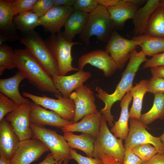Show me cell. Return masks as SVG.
Here are the masks:
<instances>
[{
	"mask_svg": "<svg viewBox=\"0 0 164 164\" xmlns=\"http://www.w3.org/2000/svg\"><path fill=\"white\" fill-rule=\"evenodd\" d=\"M146 56L141 50L138 52L136 49L131 53L129 62L122 74L121 79L114 92L109 94L99 86L96 87V96L104 104L105 106L100 112L103 117L108 122L110 127L113 125V116L111 113V109L113 104L121 101L126 94L130 91L132 86L135 76L140 66L148 59Z\"/></svg>",
	"mask_w": 164,
	"mask_h": 164,
	"instance_id": "cell-1",
	"label": "cell"
},
{
	"mask_svg": "<svg viewBox=\"0 0 164 164\" xmlns=\"http://www.w3.org/2000/svg\"><path fill=\"white\" fill-rule=\"evenodd\" d=\"M14 61L29 82L41 91L62 95L56 88L52 77L26 49L14 50Z\"/></svg>",
	"mask_w": 164,
	"mask_h": 164,
	"instance_id": "cell-2",
	"label": "cell"
},
{
	"mask_svg": "<svg viewBox=\"0 0 164 164\" xmlns=\"http://www.w3.org/2000/svg\"><path fill=\"white\" fill-rule=\"evenodd\" d=\"M115 26L107 9L99 4L89 13L85 26L79 34L80 40L86 46L91 37L95 36L99 41L107 43Z\"/></svg>",
	"mask_w": 164,
	"mask_h": 164,
	"instance_id": "cell-3",
	"label": "cell"
},
{
	"mask_svg": "<svg viewBox=\"0 0 164 164\" xmlns=\"http://www.w3.org/2000/svg\"><path fill=\"white\" fill-rule=\"evenodd\" d=\"M19 40L46 72L52 77L59 75L56 61L45 41L34 30L22 32Z\"/></svg>",
	"mask_w": 164,
	"mask_h": 164,
	"instance_id": "cell-4",
	"label": "cell"
},
{
	"mask_svg": "<svg viewBox=\"0 0 164 164\" xmlns=\"http://www.w3.org/2000/svg\"><path fill=\"white\" fill-rule=\"evenodd\" d=\"M44 41L56 61L59 75L64 76L70 71L79 70L72 66L71 50L73 45L82 43L67 41L60 32L51 34Z\"/></svg>",
	"mask_w": 164,
	"mask_h": 164,
	"instance_id": "cell-5",
	"label": "cell"
},
{
	"mask_svg": "<svg viewBox=\"0 0 164 164\" xmlns=\"http://www.w3.org/2000/svg\"><path fill=\"white\" fill-rule=\"evenodd\" d=\"M30 126L33 138L40 141L47 147L56 161H62L63 164H68L72 159L70 148L63 136L45 127L37 126L31 123Z\"/></svg>",
	"mask_w": 164,
	"mask_h": 164,
	"instance_id": "cell-6",
	"label": "cell"
},
{
	"mask_svg": "<svg viewBox=\"0 0 164 164\" xmlns=\"http://www.w3.org/2000/svg\"><path fill=\"white\" fill-rule=\"evenodd\" d=\"M107 121L102 117L100 132L95 138L93 155L98 158L99 155L105 154L117 160L123 164L125 152L122 140L118 138L109 130Z\"/></svg>",
	"mask_w": 164,
	"mask_h": 164,
	"instance_id": "cell-7",
	"label": "cell"
},
{
	"mask_svg": "<svg viewBox=\"0 0 164 164\" xmlns=\"http://www.w3.org/2000/svg\"><path fill=\"white\" fill-rule=\"evenodd\" d=\"M22 94L34 103L54 111L65 119L73 122L75 105L73 101L70 98L64 97L62 95L55 94L57 98L55 99L44 95L40 96L24 91Z\"/></svg>",
	"mask_w": 164,
	"mask_h": 164,
	"instance_id": "cell-8",
	"label": "cell"
},
{
	"mask_svg": "<svg viewBox=\"0 0 164 164\" xmlns=\"http://www.w3.org/2000/svg\"><path fill=\"white\" fill-rule=\"evenodd\" d=\"M138 46L137 42L127 39L114 29L107 42L105 50L121 70L129 59L132 52Z\"/></svg>",
	"mask_w": 164,
	"mask_h": 164,
	"instance_id": "cell-9",
	"label": "cell"
},
{
	"mask_svg": "<svg viewBox=\"0 0 164 164\" xmlns=\"http://www.w3.org/2000/svg\"><path fill=\"white\" fill-rule=\"evenodd\" d=\"M129 125L125 147L131 149L139 145L150 144L161 151H164V144L160 138L154 136L149 133L140 120L134 118L130 119Z\"/></svg>",
	"mask_w": 164,
	"mask_h": 164,
	"instance_id": "cell-10",
	"label": "cell"
},
{
	"mask_svg": "<svg viewBox=\"0 0 164 164\" xmlns=\"http://www.w3.org/2000/svg\"><path fill=\"white\" fill-rule=\"evenodd\" d=\"M69 97L75 105L74 123L87 115L99 111L95 103L94 92L86 85L84 84L77 88Z\"/></svg>",
	"mask_w": 164,
	"mask_h": 164,
	"instance_id": "cell-11",
	"label": "cell"
},
{
	"mask_svg": "<svg viewBox=\"0 0 164 164\" xmlns=\"http://www.w3.org/2000/svg\"><path fill=\"white\" fill-rule=\"evenodd\" d=\"M32 102L29 104L19 105L15 110L7 114L5 117L21 141L33 137L30 120Z\"/></svg>",
	"mask_w": 164,
	"mask_h": 164,
	"instance_id": "cell-12",
	"label": "cell"
},
{
	"mask_svg": "<svg viewBox=\"0 0 164 164\" xmlns=\"http://www.w3.org/2000/svg\"><path fill=\"white\" fill-rule=\"evenodd\" d=\"M49 151L42 142L33 138L21 141L11 160L12 164H30Z\"/></svg>",
	"mask_w": 164,
	"mask_h": 164,
	"instance_id": "cell-13",
	"label": "cell"
},
{
	"mask_svg": "<svg viewBox=\"0 0 164 164\" xmlns=\"http://www.w3.org/2000/svg\"><path fill=\"white\" fill-rule=\"evenodd\" d=\"M89 64L101 70L106 77L112 76L118 69L117 64L105 50H96L81 56L78 60V68L83 70Z\"/></svg>",
	"mask_w": 164,
	"mask_h": 164,
	"instance_id": "cell-14",
	"label": "cell"
},
{
	"mask_svg": "<svg viewBox=\"0 0 164 164\" xmlns=\"http://www.w3.org/2000/svg\"><path fill=\"white\" fill-rule=\"evenodd\" d=\"M30 120L31 123L37 126L45 127L47 125L61 129L74 123L63 118L54 111L48 110L32 101Z\"/></svg>",
	"mask_w": 164,
	"mask_h": 164,
	"instance_id": "cell-15",
	"label": "cell"
},
{
	"mask_svg": "<svg viewBox=\"0 0 164 164\" xmlns=\"http://www.w3.org/2000/svg\"><path fill=\"white\" fill-rule=\"evenodd\" d=\"M73 7L55 5L43 16L40 17V26H43L51 34L60 32L68 18L74 10Z\"/></svg>",
	"mask_w": 164,
	"mask_h": 164,
	"instance_id": "cell-16",
	"label": "cell"
},
{
	"mask_svg": "<svg viewBox=\"0 0 164 164\" xmlns=\"http://www.w3.org/2000/svg\"><path fill=\"white\" fill-rule=\"evenodd\" d=\"M92 76L91 73L83 70H79L76 73L68 75L53 76V82L56 88L65 97L70 98L71 94Z\"/></svg>",
	"mask_w": 164,
	"mask_h": 164,
	"instance_id": "cell-17",
	"label": "cell"
},
{
	"mask_svg": "<svg viewBox=\"0 0 164 164\" xmlns=\"http://www.w3.org/2000/svg\"><path fill=\"white\" fill-rule=\"evenodd\" d=\"M15 15L7 1L0 0V45L19 40V35L13 22Z\"/></svg>",
	"mask_w": 164,
	"mask_h": 164,
	"instance_id": "cell-18",
	"label": "cell"
},
{
	"mask_svg": "<svg viewBox=\"0 0 164 164\" xmlns=\"http://www.w3.org/2000/svg\"><path fill=\"white\" fill-rule=\"evenodd\" d=\"M143 0H119L115 5L107 8L115 26L121 27L132 19Z\"/></svg>",
	"mask_w": 164,
	"mask_h": 164,
	"instance_id": "cell-19",
	"label": "cell"
},
{
	"mask_svg": "<svg viewBox=\"0 0 164 164\" xmlns=\"http://www.w3.org/2000/svg\"><path fill=\"white\" fill-rule=\"evenodd\" d=\"M21 141L5 118L0 121V155L11 160Z\"/></svg>",
	"mask_w": 164,
	"mask_h": 164,
	"instance_id": "cell-20",
	"label": "cell"
},
{
	"mask_svg": "<svg viewBox=\"0 0 164 164\" xmlns=\"http://www.w3.org/2000/svg\"><path fill=\"white\" fill-rule=\"evenodd\" d=\"M26 79L24 74L19 70L10 77L0 79V92L18 105L28 104L31 102L20 94L19 86L21 81Z\"/></svg>",
	"mask_w": 164,
	"mask_h": 164,
	"instance_id": "cell-21",
	"label": "cell"
},
{
	"mask_svg": "<svg viewBox=\"0 0 164 164\" xmlns=\"http://www.w3.org/2000/svg\"><path fill=\"white\" fill-rule=\"evenodd\" d=\"M102 115L100 111L88 114L79 122L73 123L61 129L66 132H80L96 138L99 132Z\"/></svg>",
	"mask_w": 164,
	"mask_h": 164,
	"instance_id": "cell-22",
	"label": "cell"
},
{
	"mask_svg": "<svg viewBox=\"0 0 164 164\" xmlns=\"http://www.w3.org/2000/svg\"><path fill=\"white\" fill-rule=\"evenodd\" d=\"M160 5V0H148L143 6L138 9L132 19L134 36L145 34L151 16Z\"/></svg>",
	"mask_w": 164,
	"mask_h": 164,
	"instance_id": "cell-23",
	"label": "cell"
},
{
	"mask_svg": "<svg viewBox=\"0 0 164 164\" xmlns=\"http://www.w3.org/2000/svg\"><path fill=\"white\" fill-rule=\"evenodd\" d=\"M132 99L130 91L128 92L120 101L121 112L118 120L115 122L111 131L117 138L122 140L127 138L129 130L128 121L129 118L128 107Z\"/></svg>",
	"mask_w": 164,
	"mask_h": 164,
	"instance_id": "cell-24",
	"label": "cell"
},
{
	"mask_svg": "<svg viewBox=\"0 0 164 164\" xmlns=\"http://www.w3.org/2000/svg\"><path fill=\"white\" fill-rule=\"evenodd\" d=\"M89 13L79 10H74L67 19L62 33L64 38L72 42L74 36L83 31L86 25Z\"/></svg>",
	"mask_w": 164,
	"mask_h": 164,
	"instance_id": "cell-25",
	"label": "cell"
},
{
	"mask_svg": "<svg viewBox=\"0 0 164 164\" xmlns=\"http://www.w3.org/2000/svg\"><path fill=\"white\" fill-rule=\"evenodd\" d=\"M63 136L71 149H77L84 152L87 156L94 158L93 152L94 138L82 133L76 135L70 132H64Z\"/></svg>",
	"mask_w": 164,
	"mask_h": 164,
	"instance_id": "cell-26",
	"label": "cell"
},
{
	"mask_svg": "<svg viewBox=\"0 0 164 164\" xmlns=\"http://www.w3.org/2000/svg\"><path fill=\"white\" fill-rule=\"evenodd\" d=\"M132 39L137 42L146 56H153L164 52V38L144 34L134 36Z\"/></svg>",
	"mask_w": 164,
	"mask_h": 164,
	"instance_id": "cell-27",
	"label": "cell"
},
{
	"mask_svg": "<svg viewBox=\"0 0 164 164\" xmlns=\"http://www.w3.org/2000/svg\"><path fill=\"white\" fill-rule=\"evenodd\" d=\"M130 91L133 101L130 110L129 118H134L140 120L143 98L148 92L147 80H142L133 87Z\"/></svg>",
	"mask_w": 164,
	"mask_h": 164,
	"instance_id": "cell-28",
	"label": "cell"
},
{
	"mask_svg": "<svg viewBox=\"0 0 164 164\" xmlns=\"http://www.w3.org/2000/svg\"><path fill=\"white\" fill-rule=\"evenodd\" d=\"M154 95L152 108L146 113L142 114L140 118V121L146 128L156 119H164V94Z\"/></svg>",
	"mask_w": 164,
	"mask_h": 164,
	"instance_id": "cell-29",
	"label": "cell"
},
{
	"mask_svg": "<svg viewBox=\"0 0 164 164\" xmlns=\"http://www.w3.org/2000/svg\"><path fill=\"white\" fill-rule=\"evenodd\" d=\"M145 34L164 38V8L160 5L151 16Z\"/></svg>",
	"mask_w": 164,
	"mask_h": 164,
	"instance_id": "cell-30",
	"label": "cell"
},
{
	"mask_svg": "<svg viewBox=\"0 0 164 164\" xmlns=\"http://www.w3.org/2000/svg\"><path fill=\"white\" fill-rule=\"evenodd\" d=\"M39 18L36 13L28 11L15 15L13 20L17 29L26 32L34 30L40 26Z\"/></svg>",
	"mask_w": 164,
	"mask_h": 164,
	"instance_id": "cell-31",
	"label": "cell"
},
{
	"mask_svg": "<svg viewBox=\"0 0 164 164\" xmlns=\"http://www.w3.org/2000/svg\"><path fill=\"white\" fill-rule=\"evenodd\" d=\"M15 67L14 51L12 47L4 43L0 45V75L5 70Z\"/></svg>",
	"mask_w": 164,
	"mask_h": 164,
	"instance_id": "cell-32",
	"label": "cell"
},
{
	"mask_svg": "<svg viewBox=\"0 0 164 164\" xmlns=\"http://www.w3.org/2000/svg\"><path fill=\"white\" fill-rule=\"evenodd\" d=\"M130 149L143 162L149 160L157 153L162 152L150 144L139 145Z\"/></svg>",
	"mask_w": 164,
	"mask_h": 164,
	"instance_id": "cell-33",
	"label": "cell"
},
{
	"mask_svg": "<svg viewBox=\"0 0 164 164\" xmlns=\"http://www.w3.org/2000/svg\"><path fill=\"white\" fill-rule=\"evenodd\" d=\"M37 0L8 1L10 8L15 15L31 10Z\"/></svg>",
	"mask_w": 164,
	"mask_h": 164,
	"instance_id": "cell-34",
	"label": "cell"
},
{
	"mask_svg": "<svg viewBox=\"0 0 164 164\" xmlns=\"http://www.w3.org/2000/svg\"><path fill=\"white\" fill-rule=\"evenodd\" d=\"M18 106L12 100L0 93V121L7 114L15 110Z\"/></svg>",
	"mask_w": 164,
	"mask_h": 164,
	"instance_id": "cell-35",
	"label": "cell"
},
{
	"mask_svg": "<svg viewBox=\"0 0 164 164\" xmlns=\"http://www.w3.org/2000/svg\"><path fill=\"white\" fill-rule=\"evenodd\" d=\"M148 92L154 94H164V78L152 77L147 80Z\"/></svg>",
	"mask_w": 164,
	"mask_h": 164,
	"instance_id": "cell-36",
	"label": "cell"
},
{
	"mask_svg": "<svg viewBox=\"0 0 164 164\" xmlns=\"http://www.w3.org/2000/svg\"><path fill=\"white\" fill-rule=\"evenodd\" d=\"M99 4L97 0H75L73 7L74 10H79L89 13L94 10Z\"/></svg>",
	"mask_w": 164,
	"mask_h": 164,
	"instance_id": "cell-37",
	"label": "cell"
},
{
	"mask_svg": "<svg viewBox=\"0 0 164 164\" xmlns=\"http://www.w3.org/2000/svg\"><path fill=\"white\" fill-rule=\"evenodd\" d=\"M54 6L53 0H37L30 11L41 17Z\"/></svg>",
	"mask_w": 164,
	"mask_h": 164,
	"instance_id": "cell-38",
	"label": "cell"
},
{
	"mask_svg": "<svg viewBox=\"0 0 164 164\" xmlns=\"http://www.w3.org/2000/svg\"><path fill=\"white\" fill-rule=\"evenodd\" d=\"M70 150L71 159L74 160L78 164H103L100 159L84 156L78 153L75 149L70 148Z\"/></svg>",
	"mask_w": 164,
	"mask_h": 164,
	"instance_id": "cell-39",
	"label": "cell"
},
{
	"mask_svg": "<svg viewBox=\"0 0 164 164\" xmlns=\"http://www.w3.org/2000/svg\"><path fill=\"white\" fill-rule=\"evenodd\" d=\"M164 66V52L155 55L145 62L143 68Z\"/></svg>",
	"mask_w": 164,
	"mask_h": 164,
	"instance_id": "cell-40",
	"label": "cell"
},
{
	"mask_svg": "<svg viewBox=\"0 0 164 164\" xmlns=\"http://www.w3.org/2000/svg\"><path fill=\"white\" fill-rule=\"evenodd\" d=\"M125 155L123 164H142V161L128 147H125Z\"/></svg>",
	"mask_w": 164,
	"mask_h": 164,
	"instance_id": "cell-41",
	"label": "cell"
},
{
	"mask_svg": "<svg viewBox=\"0 0 164 164\" xmlns=\"http://www.w3.org/2000/svg\"><path fill=\"white\" fill-rule=\"evenodd\" d=\"M142 164H164V151L157 153L149 160L143 162Z\"/></svg>",
	"mask_w": 164,
	"mask_h": 164,
	"instance_id": "cell-42",
	"label": "cell"
},
{
	"mask_svg": "<svg viewBox=\"0 0 164 164\" xmlns=\"http://www.w3.org/2000/svg\"><path fill=\"white\" fill-rule=\"evenodd\" d=\"M98 158L102 160L103 164H121L115 159L105 154L100 155Z\"/></svg>",
	"mask_w": 164,
	"mask_h": 164,
	"instance_id": "cell-43",
	"label": "cell"
},
{
	"mask_svg": "<svg viewBox=\"0 0 164 164\" xmlns=\"http://www.w3.org/2000/svg\"><path fill=\"white\" fill-rule=\"evenodd\" d=\"M152 77H159L164 78V66L150 68Z\"/></svg>",
	"mask_w": 164,
	"mask_h": 164,
	"instance_id": "cell-44",
	"label": "cell"
},
{
	"mask_svg": "<svg viewBox=\"0 0 164 164\" xmlns=\"http://www.w3.org/2000/svg\"><path fill=\"white\" fill-rule=\"evenodd\" d=\"M54 5L73 7L75 0H53Z\"/></svg>",
	"mask_w": 164,
	"mask_h": 164,
	"instance_id": "cell-45",
	"label": "cell"
},
{
	"mask_svg": "<svg viewBox=\"0 0 164 164\" xmlns=\"http://www.w3.org/2000/svg\"><path fill=\"white\" fill-rule=\"evenodd\" d=\"M97 1L99 4L107 8L116 5L119 0H97Z\"/></svg>",
	"mask_w": 164,
	"mask_h": 164,
	"instance_id": "cell-46",
	"label": "cell"
},
{
	"mask_svg": "<svg viewBox=\"0 0 164 164\" xmlns=\"http://www.w3.org/2000/svg\"><path fill=\"white\" fill-rule=\"evenodd\" d=\"M56 161L51 153H49L45 159L38 164H56Z\"/></svg>",
	"mask_w": 164,
	"mask_h": 164,
	"instance_id": "cell-47",
	"label": "cell"
},
{
	"mask_svg": "<svg viewBox=\"0 0 164 164\" xmlns=\"http://www.w3.org/2000/svg\"><path fill=\"white\" fill-rule=\"evenodd\" d=\"M0 164H12L11 160L0 155Z\"/></svg>",
	"mask_w": 164,
	"mask_h": 164,
	"instance_id": "cell-48",
	"label": "cell"
},
{
	"mask_svg": "<svg viewBox=\"0 0 164 164\" xmlns=\"http://www.w3.org/2000/svg\"><path fill=\"white\" fill-rule=\"evenodd\" d=\"M161 141L164 144V132L159 137Z\"/></svg>",
	"mask_w": 164,
	"mask_h": 164,
	"instance_id": "cell-49",
	"label": "cell"
},
{
	"mask_svg": "<svg viewBox=\"0 0 164 164\" xmlns=\"http://www.w3.org/2000/svg\"><path fill=\"white\" fill-rule=\"evenodd\" d=\"M160 5L164 8V0H160Z\"/></svg>",
	"mask_w": 164,
	"mask_h": 164,
	"instance_id": "cell-50",
	"label": "cell"
},
{
	"mask_svg": "<svg viewBox=\"0 0 164 164\" xmlns=\"http://www.w3.org/2000/svg\"><path fill=\"white\" fill-rule=\"evenodd\" d=\"M62 161H57L56 162V164H62Z\"/></svg>",
	"mask_w": 164,
	"mask_h": 164,
	"instance_id": "cell-51",
	"label": "cell"
}]
</instances>
